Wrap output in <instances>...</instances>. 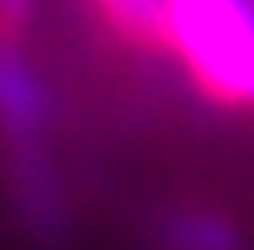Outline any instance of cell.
I'll list each match as a JSON object with an SVG mask.
<instances>
[{
    "mask_svg": "<svg viewBox=\"0 0 254 250\" xmlns=\"http://www.w3.org/2000/svg\"><path fill=\"white\" fill-rule=\"evenodd\" d=\"M170 250H237V228L219 215H183L165 228Z\"/></svg>",
    "mask_w": 254,
    "mask_h": 250,
    "instance_id": "obj_4",
    "label": "cell"
},
{
    "mask_svg": "<svg viewBox=\"0 0 254 250\" xmlns=\"http://www.w3.org/2000/svg\"><path fill=\"white\" fill-rule=\"evenodd\" d=\"M31 18H36V0H0V45H22Z\"/></svg>",
    "mask_w": 254,
    "mask_h": 250,
    "instance_id": "obj_5",
    "label": "cell"
},
{
    "mask_svg": "<svg viewBox=\"0 0 254 250\" xmlns=\"http://www.w3.org/2000/svg\"><path fill=\"white\" fill-rule=\"evenodd\" d=\"M40 121H45V103L18 45H0V125L22 152H31L40 139Z\"/></svg>",
    "mask_w": 254,
    "mask_h": 250,
    "instance_id": "obj_2",
    "label": "cell"
},
{
    "mask_svg": "<svg viewBox=\"0 0 254 250\" xmlns=\"http://www.w3.org/2000/svg\"><path fill=\"white\" fill-rule=\"evenodd\" d=\"M161 49L223 107H254V0H161Z\"/></svg>",
    "mask_w": 254,
    "mask_h": 250,
    "instance_id": "obj_1",
    "label": "cell"
},
{
    "mask_svg": "<svg viewBox=\"0 0 254 250\" xmlns=\"http://www.w3.org/2000/svg\"><path fill=\"white\" fill-rule=\"evenodd\" d=\"M125 45L161 49V0H85Z\"/></svg>",
    "mask_w": 254,
    "mask_h": 250,
    "instance_id": "obj_3",
    "label": "cell"
}]
</instances>
